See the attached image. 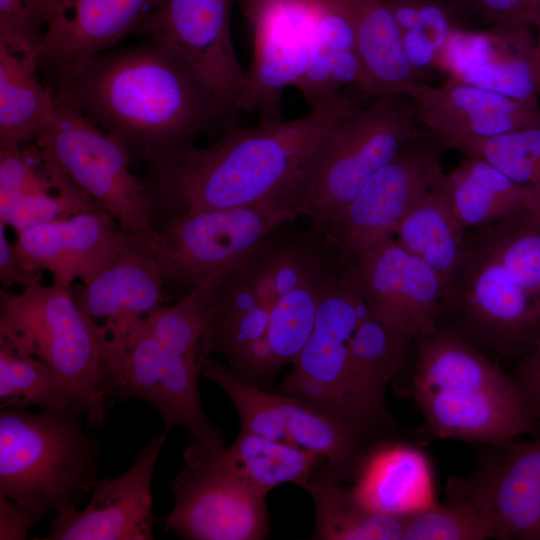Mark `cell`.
I'll list each match as a JSON object with an SVG mask.
<instances>
[{
	"mask_svg": "<svg viewBox=\"0 0 540 540\" xmlns=\"http://www.w3.org/2000/svg\"><path fill=\"white\" fill-rule=\"evenodd\" d=\"M54 90L146 163L150 175L202 136L230 129L196 72L152 38L99 54Z\"/></svg>",
	"mask_w": 540,
	"mask_h": 540,
	"instance_id": "6da1fadb",
	"label": "cell"
},
{
	"mask_svg": "<svg viewBox=\"0 0 540 540\" xmlns=\"http://www.w3.org/2000/svg\"><path fill=\"white\" fill-rule=\"evenodd\" d=\"M355 107L339 92L296 119L224 131L150 175L154 203L189 215L256 205L299 211L322 142Z\"/></svg>",
	"mask_w": 540,
	"mask_h": 540,
	"instance_id": "7a4b0ae2",
	"label": "cell"
},
{
	"mask_svg": "<svg viewBox=\"0 0 540 540\" xmlns=\"http://www.w3.org/2000/svg\"><path fill=\"white\" fill-rule=\"evenodd\" d=\"M436 326L489 359L516 361L540 336V210L467 230Z\"/></svg>",
	"mask_w": 540,
	"mask_h": 540,
	"instance_id": "3957f363",
	"label": "cell"
},
{
	"mask_svg": "<svg viewBox=\"0 0 540 540\" xmlns=\"http://www.w3.org/2000/svg\"><path fill=\"white\" fill-rule=\"evenodd\" d=\"M224 270L178 303L160 306L143 317L123 342L118 399L143 400L159 413L166 430L183 427L193 443L216 451L222 432L208 419L198 380L210 355L208 322L213 294Z\"/></svg>",
	"mask_w": 540,
	"mask_h": 540,
	"instance_id": "277c9868",
	"label": "cell"
},
{
	"mask_svg": "<svg viewBox=\"0 0 540 540\" xmlns=\"http://www.w3.org/2000/svg\"><path fill=\"white\" fill-rule=\"evenodd\" d=\"M412 365L411 392L430 437L489 444L540 431L510 374L451 332L418 335Z\"/></svg>",
	"mask_w": 540,
	"mask_h": 540,
	"instance_id": "5b68a950",
	"label": "cell"
},
{
	"mask_svg": "<svg viewBox=\"0 0 540 540\" xmlns=\"http://www.w3.org/2000/svg\"><path fill=\"white\" fill-rule=\"evenodd\" d=\"M0 342L33 356L75 391L86 426L100 429L118 399L123 347L77 306L71 288L40 281L0 291Z\"/></svg>",
	"mask_w": 540,
	"mask_h": 540,
	"instance_id": "8992f818",
	"label": "cell"
},
{
	"mask_svg": "<svg viewBox=\"0 0 540 540\" xmlns=\"http://www.w3.org/2000/svg\"><path fill=\"white\" fill-rule=\"evenodd\" d=\"M75 413L0 410V495L43 517L77 504L98 481L100 442Z\"/></svg>",
	"mask_w": 540,
	"mask_h": 540,
	"instance_id": "52a82bcc",
	"label": "cell"
},
{
	"mask_svg": "<svg viewBox=\"0 0 540 540\" xmlns=\"http://www.w3.org/2000/svg\"><path fill=\"white\" fill-rule=\"evenodd\" d=\"M366 309L344 279L340 263L324 289L313 331L279 393L312 404L373 446L394 439L396 424L386 402L366 389L353 368L351 340Z\"/></svg>",
	"mask_w": 540,
	"mask_h": 540,
	"instance_id": "ba28073f",
	"label": "cell"
},
{
	"mask_svg": "<svg viewBox=\"0 0 540 540\" xmlns=\"http://www.w3.org/2000/svg\"><path fill=\"white\" fill-rule=\"evenodd\" d=\"M278 229L225 269L213 294L209 351L224 355L232 369L249 352L271 353L265 337L276 304L331 251L312 231L290 235Z\"/></svg>",
	"mask_w": 540,
	"mask_h": 540,
	"instance_id": "9c48e42d",
	"label": "cell"
},
{
	"mask_svg": "<svg viewBox=\"0 0 540 540\" xmlns=\"http://www.w3.org/2000/svg\"><path fill=\"white\" fill-rule=\"evenodd\" d=\"M417 118L406 96L377 97L355 107L328 133L316 155L299 214L324 236L332 220L415 136Z\"/></svg>",
	"mask_w": 540,
	"mask_h": 540,
	"instance_id": "30bf717a",
	"label": "cell"
},
{
	"mask_svg": "<svg viewBox=\"0 0 540 540\" xmlns=\"http://www.w3.org/2000/svg\"><path fill=\"white\" fill-rule=\"evenodd\" d=\"M35 142L125 232L158 248L161 235L152 225L155 203L147 182L130 170L133 157L121 141L57 93Z\"/></svg>",
	"mask_w": 540,
	"mask_h": 540,
	"instance_id": "8fae6325",
	"label": "cell"
},
{
	"mask_svg": "<svg viewBox=\"0 0 540 540\" xmlns=\"http://www.w3.org/2000/svg\"><path fill=\"white\" fill-rule=\"evenodd\" d=\"M202 375L220 386L234 404L243 430L317 452L336 479L354 481L373 446L312 404L284 394H269L208 356Z\"/></svg>",
	"mask_w": 540,
	"mask_h": 540,
	"instance_id": "7c38bea8",
	"label": "cell"
},
{
	"mask_svg": "<svg viewBox=\"0 0 540 540\" xmlns=\"http://www.w3.org/2000/svg\"><path fill=\"white\" fill-rule=\"evenodd\" d=\"M171 485L174 507L164 529L195 540H260L268 534L266 494L224 467L214 451L192 442Z\"/></svg>",
	"mask_w": 540,
	"mask_h": 540,
	"instance_id": "4fadbf2b",
	"label": "cell"
},
{
	"mask_svg": "<svg viewBox=\"0 0 540 540\" xmlns=\"http://www.w3.org/2000/svg\"><path fill=\"white\" fill-rule=\"evenodd\" d=\"M236 1L159 0L134 31L165 44L196 72L229 128L237 126L246 75L231 33Z\"/></svg>",
	"mask_w": 540,
	"mask_h": 540,
	"instance_id": "5bb4252c",
	"label": "cell"
},
{
	"mask_svg": "<svg viewBox=\"0 0 540 540\" xmlns=\"http://www.w3.org/2000/svg\"><path fill=\"white\" fill-rule=\"evenodd\" d=\"M441 148L419 132L332 220L324 236L342 257L394 237L406 215L445 176Z\"/></svg>",
	"mask_w": 540,
	"mask_h": 540,
	"instance_id": "9a60e30c",
	"label": "cell"
},
{
	"mask_svg": "<svg viewBox=\"0 0 540 540\" xmlns=\"http://www.w3.org/2000/svg\"><path fill=\"white\" fill-rule=\"evenodd\" d=\"M298 215L292 207L256 205L175 216L159 231L165 279L193 289Z\"/></svg>",
	"mask_w": 540,
	"mask_h": 540,
	"instance_id": "2e32d148",
	"label": "cell"
},
{
	"mask_svg": "<svg viewBox=\"0 0 540 540\" xmlns=\"http://www.w3.org/2000/svg\"><path fill=\"white\" fill-rule=\"evenodd\" d=\"M342 275L368 310L405 339L414 342L436 327L446 283L394 237L342 257Z\"/></svg>",
	"mask_w": 540,
	"mask_h": 540,
	"instance_id": "e0dca14e",
	"label": "cell"
},
{
	"mask_svg": "<svg viewBox=\"0 0 540 540\" xmlns=\"http://www.w3.org/2000/svg\"><path fill=\"white\" fill-rule=\"evenodd\" d=\"M254 35L253 60L246 70L241 112L258 124L283 120L284 90L302 78L314 35L313 0H241Z\"/></svg>",
	"mask_w": 540,
	"mask_h": 540,
	"instance_id": "ac0fdd59",
	"label": "cell"
},
{
	"mask_svg": "<svg viewBox=\"0 0 540 540\" xmlns=\"http://www.w3.org/2000/svg\"><path fill=\"white\" fill-rule=\"evenodd\" d=\"M446 500L471 504L492 521L496 539L540 540V435L485 444L468 476H451Z\"/></svg>",
	"mask_w": 540,
	"mask_h": 540,
	"instance_id": "d6986e66",
	"label": "cell"
},
{
	"mask_svg": "<svg viewBox=\"0 0 540 540\" xmlns=\"http://www.w3.org/2000/svg\"><path fill=\"white\" fill-rule=\"evenodd\" d=\"M168 430L150 439L120 476L98 479L83 509L55 513L45 540H150L153 533L152 477Z\"/></svg>",
	"mask_w": 540,
	"mask_h": 540,
	"instance_id": "ffe728a7",
	"label": "cell"
},
{
	"mask_svg": "<svg viewBox=\"0 0 540 540\" xmlns=\"http://www.w3.org/2000/svg\"><path fill=\"white\" fill-rule=\"evenodd\" d=\"M137 239L106 210L96 207L17 234L14 246L27 268L47 271L54 283L71 288L76 279L90 282Z\"/></svg>",
	"mask_w": 540,
	"mask_h": 540,
	"instance_id": "44dd1931",
	"label": "cell"
},
{
	"mask_svg": "<svg viewBox=\"0 0 540 540\" xmlns=\"http://www.w3.org/2000/svg\"><path fill=\"white\" fill-rule=\"evenodd\" d=\"M157 247L137 239L74 293L80 310L122 346L132 328L161 306L165 281Z\"/></svg>",
	"mask_w": 540,
	"mask_h": 540,
	"instance_id": "7402d4cb",
	"label": "cell"
},
{
	"mask_svg": "<svg viewBox=\"0 0 540 540\" xmlns=\"http://www.w3.org/2000/svg\"><path fill=\"white\" fill-rule=\"evenodd\" d=\"M421 132L428 137H489L540 127L538 102L515 99L452 80L443 86L416 83L407 93Z\"/></svg>",
	"mask_w": 540,
	"mask_h": 540,
	"instance_id": "603a6c76",
	"label": "cell"
},
{
	"mask_svg": "<svg viewBox=\"0 0 540 540\" xmlns=\"http://www.w3.org/2000/svg\"><path fill=\"white\" fill-rule=\"evenodd\" d=\"M159 0H70L66 12L44 30L38 68L67 80L90 60L134 33Z\"/></svg>",
	"mask_w": 540,
	"mask_h": 540,
	"instance_id": "cb8c5ba5",
	"label": "cell"
},
{
	"mask_svg": "<svg viewBox=\"0 0 540 540\" xmlns=\"http://www.w3.org/2000/svg\"><path fill=\"white\" fill-rule=\"evenodd\" d=\"M376 513L405 517L435 504L431 464L415 445L390 439L374 445L351 488Z\"/></svg>",
	"mask_w": 540,
	"mask_h": 540,
	"instance_id": "d4e9b609",
	"label": "cell"
},
{
	"mask_svg": "<svg viewBox=\"0 0 540 540\" xmlns=\"http://www.w3.org/2000/svg\"><path fill=\"white\" fill-rule=\"evenodd\" d=\"M355 37V50L370 83L371 95L406 96L418 83L397 21L385 0H342Z\"/></svg>",
	"mask_w": 540,
	"mask_h": 540,
	"instance_id": "484cf974",
	"label": "cell"
},
{
	"mask_svg": "<svg viewBox=\"0 0 540 540\" xmlns=\"http://www.w3.org/2000/svg\"><path fill=\"white\" fill-rule=\"evenodd\" d=\"M449 206L469 230L540 210V200L489 163L466 157L442 180Z\"/></svg>",
	"mask_w": 540,
	"mask_h": 540,
	"instance_id": "4316f807",
	"label": "cell"
},
{
	"mask_svg": "<svg viewBox=\"0 0 540 540\" xmlns=\"http://www.w3.org/2000/svg\"><path fill=\"white\" fill-rule=\"evenodd\" d=\"M35 58L0 43V149L35 142L57 93L42 84Z\"/></svg>",
	"mask_w": 540,
	"mask_h": 540,
	"instance_id": "83f0119b",
	"label": "cell"
},
{
	"mask_svg": "<svg viewBox=\"0 0 540 540\" xmlns=\"http://www.w3.org/2000/svg\"><path fill=\"white\" fill-rule=\"evenodd\" d=\"M214 453L224 467L266 495L283 483L306 489L320 465L326 463L317 452L276 442L243 429L229 447Z\"/></svg>",
	"mask_w": 540,
	"mask_h": 540,
	"instance_id": "f1b7e54d",
	"label": "cell"
},
{
	"mask_svg": "<svg viewBox=\"0 0 540 540\" xmlns=\"http://www.w3.org/2000/svg\"><path fill=\"white\" fill-rule=\"evenodd\" d=\"M466 236L467 229L453 214L441 181L406 215L394 238L430 265L447 286L463 261Z\"/></svg>",
	"mask_w": 540,
	"mask_h": 540,
	"instance_id": "f546056e",
	"label": "cell"
},
{
	"mask_svg": "<svg viewBox=\"0 0 540 540\" xmlns=\"http://www.w3.org/2000/svg\"><path fill=\"white\" fill-rule=\"evenodd\" d=\"M306 490L315 507L314 539H403V517L376 513L364 507L326 464L312 477Z\"/></svg>",
	"mask_w": 540,
	"mask_h": 540,
	"instance_id": "4dcf8cb0",
	"label": "cell"
},
{
	"mask_svg": "<svg viewBox=\"0 0 540 540\" xmlns=\"http://www.w3.org/2000/svg\"><path fill=\"white\" fill-rule=\"evenodd\" d=\"M340 261L332 247L330 253L276 304L265 337L275 371L284 364H292L305 346L313 331L324 289Z\"/></svg>",
	"mask_w": 540,
	"mask_h": 540,
	"instance_id": "1f68e13d",
	"label": "cell"
},
{
	"mask_svg": "<svg viewBox=\"0 0 540 540\" xmlns=\"http://www.w3.org/2000/svg\"><path fill=\"white\" fill-rule=\"evenodd\" d=\"M80 414L71 386L43 361L0 342V408H27Z\"/></svg>",
	"mask_w": 540,
	"mask_h": 540,
	"instance_id": "d6a6232c",
	"label": "cell"
},
{
	"mask_svg": "<svg viewBox=\"0 0 540 540\" xmlns=\"http://www.w3.org/2000/svg\"><path fill=\"white\" fill-rule=\"evenodd\" d=\"M429 138L465 157L489 163L540 200V127L489 137Z\"/></svg>",
	"mask_w": 540,
	"mask_h": 540,
	"instance_id": "836d02e7",
	"label": "cell"
},
{
	"mask_svg": "<svg viewBox=\"0 0 540 540\" xmlns=\"http://www.w3.org/2000/svg\"><path fill=\"white\" fill-rule=\"evenodd\" d=\"M314 1V35L307 66L295 86L312 107L334 96L331 71L336 55L355 49L352 24L342 0Z\"/></svg>",
	"mask_w": 540,
	"mask_h": 540,
	"instance_id": "e575fe53",
	"label": "cell"
},
{
	"mask_svg": "<svg viewBox=\"0 0 540 540\" xmlns=\"http://www.w3.org/2000/svg\"><path fill=\"white\" fill-rule=\"evenodd\" d=\"M413 348L414 342L390 329L367 308L351 340L353 368L366 389L386 402L385 389L407 366Z\"/></svg>",
	"mask_w": 540,
	"mask_h": 540,
	"instance_id": "d590c367",
	"label": "cell"
},
{
	"mask_svg": "<svg viewBox=\"0 0 540 540\" xmlns=\"http://www.w3.org/2000/svg\"><path fill=\"white\" fill-rule=\"evenodd\" d=\"M400 28L404 48L413 69L440 63L455 23L441 0H385Z\"/></svg>",
	"mask_w": 540,
	"mask_h": 540,
	"instance_id": "8d00e7d4",
	"label": "cell"
},
{
	"mask_svg": "<svg viewBox=\"0 0 540 540\" xmlns=\"http://www.w3.org/2000/svg\"><path fill=\"white\" fill-rule=\"evenodd\" d=\"M73 183L36 142L0 149V219L20 198Z\"/></svg>",
	"mask_w": 540,
	"mask_h": 540,
	"instance_id": "74e56055",
	"label": "cell"
},
{
	"mask_svg": "<svg viewBox=\"0 0 540 540\" xmlns=\"http://www.w3.org/2000/svg\"><path fill=\"white\" fill-rule=\"evenodd\" d=\"M496 539L490 518L475 506L446 500L403 517V540Z\"/></svg>",
	"mask_w": 540,
	"mask_h": 540,
	"instance_id": "f35d334b",
	"label": "cell"
},
{
	"mask_svg": "<svg viewBox=\"0 0 540 540\" xmlns=\"http://www.w3.org/2000/svg\"><path fill=\"white\" fill-rule=\"evenodd\" d=\"M96 207L99 206L94 200L73 182L55 195L34 194L18 199L0 223L11 226L20 234L34 226Z\"/></svg>",
	"mask_w": 540,
	"mask_h": 540,
	"instance_id": "ab89813d",
	"label": "cell"
},
{
	"mask_svg": "<svg viewBox=\"0 0 540 540\" xmlns=\"http://www.w3.org/2000/svg\"><path fill=\"white\" fill-rule=\"evenodd\" d=\"M42 38L43 32L33 23L25 0H0V43L37 60Z\"/></svg>",
	"mask_w": 540,
	"mask_h": 540,
	"instance_id": "60d3db41",
	"label": "cell"
},
{
	"mask_svg": "<svg viewBox=\"0 0 540 540\" xmlns=\"http://www.w3.org/2000/svg\"><path fill=\"white\" fill-rule=\"evenodd\" d=\"M479 14L496 26L536 25L540 2L537 0H468Z\"/></svg>",
	"mask_w": 540,
	"mask_h": 540,
	"instance_id": "b9f144b4",
	"label": "cell"
},
{
	"mask_svg": "<svg viewBox=\"0 0 540 540\" xmlns=\"http://www.w3.org/2000/svg\"><path fill=\"white\" fill-rule=\"evenodd\" d=\"M510 376L531 414L540 420V336L515 361Z\"/></svg>",
	"mask_w": 540,
	"mask_h": 540,
	"instance_id": "7bdbcfd3",
	"label": "cell"
},
{
	"mask_svg": "<svg viewBox=\"0 0 540 540\" xmlns=\"http://www.w3.org/2000/svg\"><path fill=\"white\" fill-rule=\"evenodd\" d=\"M6 225L0 223V280L4 287L21 284L27 287L40 281L42 273L27 268L15 246H12L5 235Z\"/></svg>",
	"mask_w": 540,
	"mask_h": 540,
	"instance_id": "ee69618b",
	"label": "cell"
},
{
	"mask_svg": "<svg viewBox=\"0 0 540 540\" xmlns=\"http://www.w3.org/2000/svg\"><path fill=\"white\" fill-rule=\"evenodd\" d=\"M41 518L14 500L0 495L1 540L27 539L29 530Z\"/></svg>",
	"mask_w": 540,
	"mask_h": 540,
	"instance_id": "f6af8a7d",
	"label": "cell"
},
{
	"mask_svg": "<svg viewBox=\"0 0 540 540\" xmlns=\"http://www.w3.org/2000/svg\"><path fill=\"white\" fill-rule=\"evenodd\" d=\"M70 0H25L30 16L40 30L61 17L67 10Z\"/></svg>",
	"mask_w": 540,
	"mask_h": 540,
	"instance_id": "bcb514c9",
	"label": "cell"
},
{
	"mask_svg": "<svg viewBox=\"0 0 540 540\" xmlns=\"http://www.w3.org/2000/svg\"><path fill=\"white\" fill-rule=\"evenodd\" d=\"M536 25L539 28V38L537 44L534 46L532 55V69L536 88L540 94V11Z\"/></svg>",
	"mask_w": 540,
	"mask_h": 540,
	"instance_id": "7dc6e473",
	"label": "cell"
},
{
	"mask_svg": "<svg viewBox=\"0 0 540 540\" xmlns=\"http://www.w3.org/2000/svg\"><path fill=\"white\" fill-rule=\"evenodd\" d=\"M538 2H540V0H537Z\"/></svg>",
	"mask_w": 540,
	"mask_h": 540,
	"instance_id": "c3c4849f",
	"label": "cell"
}]
</instances>
